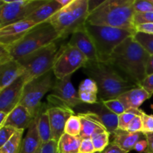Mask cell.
Masks as SVG:
<instances>
[{
    "label": "cell",
    "instance_id": "1",
    "mask_svg": "<svg viewBox=\"0 0 153 153\" xmlns=\"http://www.w3.org/2000/svg\"><path fill=\"white\" fill-rule=\"evenodd\" d=\"M150 53L132 35L114 49L107 62L116 67L132 83L140 86L147 76L146 65Z\"/></svg>",
    "mask_w": 153,
    "mask_h": 153
},
{
    "label": "cell",
    "instance_id": "2",
    "mask_svg": "<svg viewBox=\"0 0 153 153\" xmlns=\"http://www.w3.org/2000/svg\"><path fill=\"white\" fill-rule=\"evenodd\" d=\"M82 70L88 79L97 83L100 101L117 99L121 94L137 87L107 61H88Z\"/></svg>",
    "mask_w": 153,
    "mask_h": 153
},
{
    "label": "cell",
    "instance_id": "3",
    "mask_svg": "<svg viewBox=\"0 0 153 153\" xmlns=\"http://www.w3.org/2000/svg\"><path fill=\"white\" fill-rule=\"evenodd\" d=\"M134 0H105L89 13L86 23L128 30L135 33Z\"/></svg>",
    "mask_w": 153,
    "mask_h": 153
},
{
    "label": "cell",
    "instance_id": "4",
    "mask_svg": "<svg viewBox=\"0 0 153 153\" xmlns=\"http://www.w3.org/2000/svg\"><path fill=\"white\" fill-rule=\"evenodd\" d=\"M61 39L52 24L46 21L30 29L13 43L1 46L7 49L13 60H19Z\"/></svg>",
    "mask_w": 153,
    "mask_h": 153
},
{
    "label": "cell",
    "instance_id": "5",
    "mask_svg": "<svg viewBox=\"0 0 153 153\" xmlns=\"http://www.w3.org/2000/svg\"><path fill=\"white\" fill-rule=\"evenodd\" d=\"M89 13L88 0H73L70 4L61 7L49 22L62 40L85 28Z\"/></svg>",
    "mask_w": 153,
    "mask_h": 153
},
{
    "label": "cell",
    "instance_id": "6",
    "mask_svg": "<svg viewBox=\"0 0 153 153\" xmlns=\"http://www.w3.org/2000/svg\"><path fill=\"white\" fill-rule=\"evenodd\" d=\"M57 40L16 61L25 69L22 76L25 85L52 70L61 46Z\"/></svg>",
    "mask_w": 153,
    "mask_h": 153
},
{
    "label": "cell",
    "instance_id": "7",
    "mask_svg": "<svg viewBox=\"0 0 153 153\" xmlns=\"http://www.w3.org/2000/svg\"><path fill=\"white\" fill-rule=\"evenodd\" d=\"M85 30L94 43L99 61H107L114 49L126 39L134 35L128 30L86 23Z\"/></svg>",
    "mask_w": 153,
    "mask_h": 153
},
{
    "label": "cell",
    "instance_id": "8",
    "mask_svg": "<svg viewBox=\"0 0 153 153\" xmlns=\"http://www.w3.org/2000/svg\"><path fill=\"white\" fill-rule=\"evenodd\" d=\"M56 81L52 70L25 85L19 104L26 108L34 117L40 112L43 103L42 99L52 91Z\"/></svg>",
    "mask_w": 153,
    "mask_h": 153
},
{
    "label": "cell",
    "instance_id": "9",
    "mask_svg": "<svg viewBox=\"0 0 153 153\" xmlns=\"http://www.w3.org/2000/svg\"><path fill=\"white\" fill-rule=\"evenodd\" d=\"M47 0L0 1V28L23 20Z\"/></svg>",
    "mask_w": 153,
    "mask_h": 153
},
{
    "label": "cell",
    "instance_id": "10",
    "mask_svg": "<svg viewBox=\"0 0 153 153\" xmlns=\"http://www.w3.org/2000/svg\"><path fill=\"white\" fill-rule=\"evenodd\" d=\"M87 62V58L79 49L66 43L60 48L52 71L57 79H62L71 76Z\"/></svg>",
    "mask_w": 153,
    "mask_h": 153
},
{
    "label": "cell",
    "instance_id": "11",
    "mask_svg": "<svg viewBox=\"0 0 153 153\" xmlns=\"http://www.w3.org/2000/svg\"><path fill=\"white\" fill-rule=\"evenodd\" d=\"M51 92L47 97L49 105H61L73 109L83 103L72 83L71 76H66L62 79H56Z\"/></svg>",
    "mask_w": 153,
    "mask_h": 153
},
{
    "label": "cell",
    "instance_id": "12",
    "mask_svg": "<svg viewBox=\"0 0 153 153\" xmlns=\"http://www.w3.org/2000/svg\"><path fill=\"white\" fill-rule=\"evenodd\" d=\"M47 113L49 117L52 134L53 140L57 142L64 134L66 123L70 117L75 115V112L72 108L67 106L58 105H49L47 106Z\"/></svg>",
    "mask_w": 153,
    "mask_h": 153
},
{
    "label": "cell",
    "instance_id": "13",
    "mask_svg": "<svg viewBox=\"0 0 153 153\" xmlns=\"http://www.w3.org/2000/svg\"><path fill=\"white\" fill-rule=\"evenodd\" d=\"M25 82L20 77L13 83L0 91V111L9 114L19 104Z\"/></svg>",
    "mask_w": 153,
    "mask_h": 153
},
{
    "label": "cell",
    "instance_id": "14",
    "mask_svg": "<svg viewBox=\"0 0 153 153\" xmlns=\"http://www.w3.org/2000/svg\"><path fill=\"white\" fill-rule=\"evenodd\" d=\"M67 43L79 49L86 57L88 61H99L94 42L85 28L73 33Z\"/></svg>",
    "mask_w": 153,
    "mask_h": 153
},
{
    "label": "cell",
    "instance_id": "15",
    "mask_svg": "<svg viewBox=\"0 0 153 153\" xmlns=\"http://www.w3.org/2000/svg\"><path fill=\"white\" fill-rule=\"evenodd\" d=\"M36 25L32 21L23 19L0 28V44L9 45L13 43Z\"/></svg>",
    "mask_w": 153,
    "mask_h": 153
},
{
    "label": "cell",
    "instance_id": "16",
    "mask_svg": "<svg viewBox=\"0 0 153 153\" xmlns=\"http://www.w3.org/2000/svg\"><path fill=\"white\" fill-rule=\"evenodd\" d=\"M77 115L80 117L82 124V129L79 135L82 139L91 138L95 134L107 131L105 127L99 118L90 111L79 113Z\"/></svg>",
    "mask_w": 153,
    "mask_h": 153
},
{
    "label": "cell",
    "instance_id": "17",
    "mask_svg": "<svg viewBox=\"0 0 153 153\" xmlns=\"http://www.w3.org/2000/svg\"><path fill=\"white\" fill-rule=\"evenodd\" d=\"M25 73V69L16 60L6 62L0 65V91L22 77Z\"/></svg>",
    "mask_w": 153,
    "mask_h": 153
},
{
    "label": "cell",
    "instance_id": "18",
    "mask_svg": "<svg viewBox=\"0 0 153 153\" xmlns=\"http://www.w3.org/2000/svg\"><path fill=\"white\" fill-rule=\"evenodd\" d=\"M90 111L94 113L99 118L106 128V131L112 135L118 129V115L111 111L102 101L97 104L91 105Z\"/></svg>",
    "mask_w": 153,
    "mask_h": 153
},
{
    "label": "cell",
    "instance_id": "19",
    "mask_svg": "<svg viewBox=\"0 0 153 153\" xmlns=\"http://www.w3.org/2000/svg\"><path fill=\"white\" fill-rule=\"evenodd\" d=\"M28 109L19 104L10 113H9L4 126H11L16 130H24L29 128L34 120Z\"/></svg>",
    "mask_w": 153,
    "mask_h": 153
},
{
    "label": "cell",
    "instance_id": "20",
    "mask_svg": "<svg viewBox=\"0 0 153 153\" xmlns=\"http://www.w3.org/2000/svg\"><path fill=\"white\" fill-rule=\"evenodd\" d=\"M150 97L146 90L141 87L137 86L121 94L117 99L123 105L126 111L131 109H140V106Z\"/></svg>",
    "mask_w": 153,
    "mask_h": 153
},
{
    "label": "cell",
    "instance_id": "21",
    "mask_svg": "<svg viewBox=\"0 0 153 153\" xmlns=\"http://www.w3.org/2000/svg\"><path fill=\"white\" fill-rule=\"evenodd\" d=\"M112 136L113 140L111 143L128 153L134 150L137 142L146 138V135L142 132L131 133L120 129L117 130Z\"/></svg>",
    "mask_w": 153,
    "mask_h": 153
},
{
    "label": "cell",
    "instance_id": "22",
    "mask_svg": "<svg viewBox=\"0 0 153 153\" xmlns=\"http://www.w3.org/2000/svg\"><path fill=\"white\" fill-rule=\"evenodd\" d=\"M62 6L58 0H47L44 4L34 10L25 19L34 22L36 25L49 21V19L57 13Z\"/></svg>",
    "mask_w": 153,
    "mask_h": 153
},
{
    "label": "cell",
    "instance_id": "23",
    "mask_svg": "<svg viewBox=\"0 0 153 153\" xmlns=\"http://www.w3.org/2000/svg\"><path fill=\"white\" fill-rule=\"evenodd\" d=\"M41 146L40 137L37 131V117L34 118L25 137H23L19 153H34Z\"/></svg>",
    "mask_w": 153,
    "mask_h": 153
},
{
    "label": "cell",
    "instance_id": "24",
    "mask_svg": "<svg viewBox=\"0 0 153 153\" xmlns=\"http://www.w3.org/2000/svg\"><path fill=\"white\" fill-rule=\"evenodd\" d=\"M79 96L81 101L88 105L97 104L100 100L97 83L91 79H84L79 87Z\"/></svg>",
    "mask_w": 153,
    "mask_h": 153
},
{
    "label": "cell",
    "instance_id": "25",
    "mask_svg": "<svg viewBox=\"0 0 153 153\" xmlns=\"http://www.w3.org/2000/svg\"><path fill=\"white\" fill-rule=\"evenodd\" d=\"M37 131L41 144L53 140L49 117L47 113V106L45 105V104H43L40 112L37 114Z\"/></svg>",
    "mask_w": 153,
    "mask_h": 153
},
{
    "label": "cell",
    "instance_id": "26",
    "mask_svg": "<svg viewBox=\"0 0 153 153\" xmlns=\"http://www.w3.org/2000/svg\"><path fill=\"white\" fill-rule=\"evenodd\" d=\"M82 139L64 133L58 141V153H79Z\"/></svg>",
    "mask_w": 153,
    "mask_h": 153
},
{
    "label": "cell",
    "instance_id": "27",
    "mask_svg": "<svg viewBox=\"0 0 153 153\" xmlns=\"http://www.w3.org/2000/svg\"><path fill=\"white\" fill-rule=\"evenodd\" d=\"M24 130H18L10 140L0 147V153H19L23 140Z\"/></svg>",
    "mask_w": 153,
    "mask_h": 153
},
{
    "label": "cell",
    "instance_id": "28",
    "mask_svg": "<svg viewBox=\"0 0 153 153\" xmlns=\"http://www.w3.org/2000/svg\"><path fill=\"white\" fill-rule=\"evenodd\" d=\"M141 111L142 110L140 109H131L119 115L118 116V129L126 131L127 127L129 125L131 121L137 115H140Z\"/></svg>",
    "mask_w": 153,
    "mask_h": 153
},
{
    "label": "cell",
    "instance_id": "29",
    "mask_svg": "<svg viewBox=\"0 0 153 153\" xmlns=\"http://www.w3.org/2000/svg\"><path fill=\"white\" fill-rule=\"evenodd\" d=\"M110 134L108 131L99 133L91 137L94 148L97 152H102L110 144L109 143Z\"/></svg>",
    "mask_w": 153,
    "mask_h": 153
},
{
    "label": "cell",
    "instance_id": "30",
    "mask_svg": "<svg viewBox=\"0 0 153 153\" xmlns=\"http://www.w3.org/2000/svg\"><path fill=\"white\" fill-rule=\"evenodd\" d=\"M81 129H82V124H81L80 117L78 115L75 114L70 117V119L67 120L64 133L77 137L80 135Z\"/></svg>",
    "mask_w": 153,
    "mask_h": 153
},
{
    "label": "cell",
    "instance_id": "31",
    "mask_svg": "<svg viewBox=\"0 0 153 153\" xmlns=\"http://www.w3.org/2000/svg\"><path fill=\"white\" fill-rule=\"evenodd\" d=\"M134 37L149 53L153 54V35L136 32L134 33Z\"/></svg>",
    "mask_w": 153,
    "mask_h": 153
},
{
    "label": "cell",
    "instance_id": "32",
    "mask_svg": "<svg viewBox=\"0 0 153 153\" xmlns=\"http://www.w3.org/2000/svg\"><path fill=\"white\" fill-rule=\"evenodd\" d=\"M103 104L113 113L116 114L117 115H120L126 111V109L124 108L123 105L122 104L120 101L118 99L114 100H106V101H102Z\"/></svg>",
    "mask_w": 153,
    "mask_h": 153
},
{
    "label": "cell",
    "instance_id": "33",
    "mask_svg": "<svg viewBox=\"0 0 153 153\" xmlns=\"http://www.w3.org/2000/svg\"><path fill=\"white\" fill-rule=\"evenodd\" d=\"M135 13H153V4L150 0H134Z\"/></svg>",
    "mask_w": 153,
    "mask_h": 153
},
{
    "label": "cell",
    "instance_id": "34",
    "mask_svg": "<svg viewBox=\"0 0 153 153\" xmlns=\"http://www.w3.org/2000/svg\"><path fill=\"white\" fill-rule=\"evenodd\" d=\"M17 131L18 130L16 128L7 126H4L0 128V147L10 140Z\"/></svg>",
    "mask_w": 153,
    "mask_h": 153
},
{
    "label": "cell",
    "instance_id": "35",
    "mask_svg": "<svg viewBox=\"0 0 153 153\" xmlns=\"http://www.w3.org/2000/svg\"><path fill=\"white\" fill-rule=\"evenodd\" d=\"M140 116H141L142 122H143L142 133L144 134L153 133V115L147 114L142 111Z\"/></svg>",
    "mask_w": 153,
    "mask_h": 153
},
{
    "label": "cell",
    "instance_id": "36",
    "mask_svg": "<svg viewBox=\"0 0 153 153\" xmlns=\"http://www.w3.org/2000/svg\"><path fill=\"white\" fill-rule=\"evenodd\" d=\"M153 22V13H135L134 16V27L137 25ZM135 30V29H134Z\"/></svg>",
    "mask_w": 153,
    "mask_h": 153
},
{
    "label": "cell",
    "instance_id": "37",
    "mask_svg": "<svg viewBox=\"0 0 153 153\" xmlns=\"http://www.w3.org/2000/svg\"><path fill=\"white\" fill-rule=\"evenodd\" d=\"M142 128H143V122H142L141 116L137 115L127 127L126 131L131 133H137L142 132Z\"/></svg>",
    "mask_w": 153,
    "mask_h": 153
},
{
    "label": "cell",
    "instance_id": "38",
    "mask_svg": "<svg viewBox=\"0 0 153 153\" xmlns=\"http://www.w3.org/2000/svg\"><path fill=\"white\" fill-rule=\"evenodd\" d=\"M39 153H58V142L52 140L46 143L41 144Z\"/></svg>",
    "mask_w": 153,
    "mask_h": 153
},
{
    "label": "cell",
    "instance_id": "39",
    "mask_svg": "<svg viewBox=\"0 0 153 153\" xmlns=\"http://www.w3.org/2000/svg\"><path fill=\"white\" fill-rule=\"evenodd\" d=\"M96 149L94 148L91 138L82 139L79 148V153H96Z\"/></svg>",
    "mask_w": 153,
    "mask_h": 153
},
{
    "label": "cell",
    "instance_id": "40",
    "mask_svg": "<svg viewBox=\"0 0 153 153\" xmlns=\"http://www.w3.org/2000/svg\"><path fill=\"white\" fill-rule=\"evenodd\" d=\"M134 29H135V33H143V34L153 35V22L137 25L134 27Z\"/></svg>",
    "mask_w": 153,
    "mask_h": 153
},
{
    "label": "cell",
    "instance_id": "41",
    "mask_svg": "<svg viewBox=\"0 0 153 153\" xmlns=\"http://www.w3.org/2000/svg\"><path fill=\"white\" fill-rule=\"evenodd\" d=\"M140 87L143 88V89L146 90L150 97L153 95V74L149 75L146 77V79L143 81Z\"/></svg>",
    "mask_w": 153,
    "mask_h": 153
},
{
    "label": "cell",
    "instance_id": "42",
    "mask_svg": "<svg viewBox=\"0 0 153 153\" xmlns=\"http://www.w3.org/2000/svg\"><path fill=\"white\" fill-rule=\"evenodd\" d=\"M147 148L148 143L146 138H145L137 142V143L134 146V150L137 151L139 153H146V150H147Z\"/></svg>",
    "mask_w": 153,
    "mask_h": 153
},
{
    "label": "cell",
    "instance_id": "43",
    "mask_svg": "<svg viewBox=\"0 0 153 153\" xmlns=\"http://www.w3.org/2000/svg\"><path fill=\"white\" fill-rule=\"evenodd\" d=\"M101 153H128L125 151H123V149H121L120 148L118 147L117 145L114 144L113 143L111 142L110 144L108 145L107 148Z\"/></svg>",
    "mask_w": 153,
    "mask_h": 153
},
{
    "label": "cell",
    "instance_id": "44",
    "mask_svg": "<svg viewBox=\"0 0 153 153\" xmlns=\"http://www.w3.org/2000/svg\"><path fill=\"white\" fill-rule=\"evenodd\" d=\"M148 143V148L146 153H153V133L145 134Z\"/></svg>",
    "mask_w": 153,
    "mask_h": 153
},
{
    "label": "cell",
    "instance_id": "45",
    "mask_svg": "<svg viewBox=\"0 0 153 153\" xmlns=\"http://www.w3.org/2000/svg\"><path fill=\"white\" fill-rule=\"evenodd\" d=\"M152 74H153V54H150L146 65V76Z\"/></svg>",
    "mask_w": 153,
    "mask_h": 153
},
{
    "label": "cell",
    "instance_id": "46",
    "mask_svg": "<svg viewBox=\"0 0 153 153\" xmlns=\"http://www.w3.org/2000/svg\"><path fill=\"white\" fill-rule=\"evenodd\" d=\"M104 1H94V0H88V7H89V12H92L96 8L99 7Z\"/></svg>",
    "mask_w": 153,
    "mask_h": 153
},
{
    "label": "cell",
    "instance_id": "47",
    "mask_svg": "<svg viewBox=\"0 0 153 153\" xmlns=\"http://www.w3.org/2000/svg\"><path fill=\"white\" fill-rule=\"evenodd\" d=\"M9 114L4 111H0V128L4 126Z\"/></svg>",
    "mask_w": 153,
    "mask_h": 153
},
{
    "label": "cell",
    "instance_id": "48",
    "mask_svg": "<svg viewBox=\"0 0 153 153\" xmlns=\"http://www.w3.org/2000/svg\"><path fill=\"white\" fill-rule=\"evenodd\" d=\"M73 0H58V1L59 2V4H61L63 7H65V6H67L68 4H70V3L72 2Z\"/></svg>",
    "mask_w": 153,
    "mask_h": 153
},
{
    "label": "cell",
    "instance_id": "49",
    "mask_svg": "<svg viewBox=\"0 0 153 153\" xmlns=\"http://www.w3.org/2000/svg\"><path fill=\"white\" fill-rule=\"evenodd\" d=\"M40 148H39V149H37V151H36V152H34V153H39V151H40Z\"/></svg>",
    "mask_w": 153,
    "mask_h": 153
},
{
    "label": "cell",
    "instance_id": "50",
    "mask_svg": "<svg viewBox=\"0 0 153 153\" xmlns=\"http://www.w3.org/2000/svg\"><path fill=\"white\" fill-rule=\"evenodd\" d=\"M150 1H151V2H152V4H153V0H150Z\"/></svg>",
    "mask_w": 153,
    "mask_h": 153
},
{
    "label": "cell",
    "instance_id": "51",
    "mask_svg": "<svg viewBox=\"0 0 153 153\" xmlns=\"http://www.w3.org/2000/svg\"><path fill=\"white\" fill-rule=\"evenodd\" d=\"M96 153H101V152H96Z\"/></svg>",
    "mask_w": 153,
    "mask_h": 153
}]
</instances>
